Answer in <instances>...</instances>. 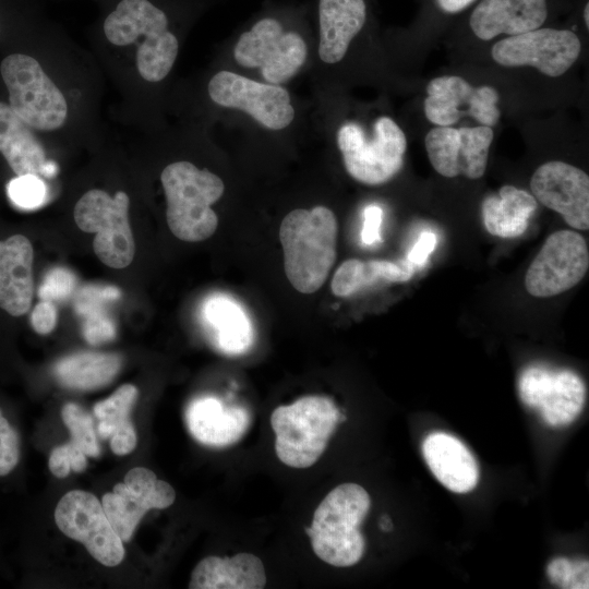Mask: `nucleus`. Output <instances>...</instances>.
<instances>
[{
    "label": "nucleus",
    "instance_id": "423d86ee",
    "mask_svg": "<svg viewBox=\"0 0 589 589\" xmlns=\"http://www.w3.org/2000/svg\"><path fill=\"white\" fill-rule=\"evenodd\" d=\"M0 71L9 91V106L27 124L41 131H53L64 124L67 100L35 58L10 55L2 60Z\"/></svg>",
    "mask_w": 589,
    "mask_h": 589
},
{
    "label": "nucleus",
    "instance_id": "7c9ffc66",
    "mask_svg": "<svg viewBox=\"0 0 589 589\" xmlns=\"http://www.w3.org/2000/svg\"><path fill=\"white\" fill-rule=\"evenodd\" d=\"M460 175L468 179H480L486 169L493 130L486 125L459 128Z\"/></svg>",
    "mask_w": 589,
    "mask_h": 589
},
{
    "label": "nucleus",
    "instance_id": "412c9836",
    "mask_svg": "<svg viewBox=\"0 0 589 589\" xmlns=\"http://www.w3.org/2000/svg\"><path fill=\"white\" fill-rule=\"evenodd\" d=\"M0 153L16 176L51 177L57 166L47 161L44 146L32 127L0 101Z\"/></svg>",
    "mask_w": 589,
    "mask_h": 589
},
{
    "label": "nucleus",
    "instance_id": "a19ab883",
    "mask_svg": "<svg viewBox=\"0 0 589 589\" xmlns=\"http://www.w3.org/2000/svg\"><path fill=\"white\" fill-rule=\"evenodd\" d=\"M57 317L55 304L51 301L41 300L31 313V324L36 333L46 335L56 327Z\"/></svg>",
    "mask_w": 589,
    "mask_h": 589
},
{
    "label": "nucleus",
    "instance_id": "a18cd8bd",
    "mask_svg": "<svg viewBox=\"0 0 589 589\" xmlns=\"http://www.w3.org/2000/svg\"><path fill=\"white\" fill-rule=\"evenodd\" d=\"M473 0H436L438 7L448 13H456L467 8Z\"/></svg>",
    "mask_w": 589,
    "mask_h": 589
},
{
    "label": "nucleus",
    "instance_id": "f704fd0d",
    "mask_svg": "<svg viewBox=\"0 0 589 589\" xmlns=\"http://www.w3.org/2000/svg\"><path fill=\"white\" fill-rule=\"evenodd\" d=\"M8 194L16 206L31 209L38 207L44 202L46 185L38 176H17L8 184Z\"/></svg>",
    "mask_w": 589,
    "mask_h": 589
},
{
    "label": "nucleus",
    "instance_id": "aec40b11",
    "mask_svg": "<svg viewBox=\"0 0 589 589\" xmlns=\"http://www.w3.org/2000/svg\"><path fill=\"white\" fill-rule=\"evenodd\" d=\"M422 454L434 477L449 491L466 493L477 485V460L457 437L444 432L431 433L422 443Z\"/></svg>",
    "mask_w": 589,
    "mask_h": 589
},
{
    "label": "nucleus",
    "instance_id": "72a5a7b5",
    "mask_svg": "<svg viewBox=\"0 0 589 589\" xmlns=\"http://www.w3.org/2000/svg\"><path fill=\"white\" fill-rule=\"evenodd\" d=\"M588 562L570 561L566 557H556L548 565V576L552 584L561 588H588Z\"/></svg>",
    "mask_w": 589,
    "mask_h": 589
},
{
    "label": "nucleus",
    "instance_id": "dca6fc26",
    "mask_svg": "<svg viewBox=\"0 0 589 589\" xmlns=\"http://www.w3.org/2000/svg\"><path fill=\"white\" fill-rule=\"evenodd\" d=\"M531 192L541 204L558 213L567 225L589 229V177L564 161L542 164L530 180Z\"/></svg>",
    "mask_w": 589,
    "mask_h": 589
},
{
    "label": "nucleus",
    "instance_id": "1a4fd4ad",
    "mask_svg": "<svg viewBox=\"0 0 589 589\" xmlns=\"http://www.w3.org/2000/svg\"><path fill=\"white\" fill-rule=\"evenodd\" d=\"M589 267L585 238L573 230L550 235L525 275V288L537 298H549L575 287Z\"/></svg>",
    "mask_w": 589,
    "mask_h": 589
},
{
    "label": "nucleus",
    "instance_id": "473e14b6",
    "mask_svg": "<svg viewBox=\"0 0 589 589\" xmlns=\"http://www.w3.org/2000/svg\"><path fill=\"white\" fill-rule=\"evenodd\" d=\"M64 424L71 433V442L75 444L86 456L98 457L99 446L94 432L92 417L79 405L65 404L61 411Z\"/></svg>",
    "mask_w": 589,
    "mask_h": 589
},
{
    "label": "nucleus",
    "instance_id": "393cba45",
    "mask_svg": "<svg viewBox=\"0 0 589 589\" xmlns=\"http://www.w3.org/2000/svg\"><path fill=\"white\" fill-rule=\"evenodd\" d=\"M537 200L525 190L503 185L497 194L486 196L481 205L486 230L500 238L521 236L537 209Z\"/></svg>",
    "mask_w": 589,
    "mask_h": 589
},
{
    "label": "nucleus",
    "instance_id": "c85d7f7f",
    "mask_svg": "<svg viewBox=\"0 0 589 589\" xmlns=\"http://www.w3.org/2000/svg\"><path fill=\"white\" fill-rule=\"evenodd\" d=\"M178 51V39L168 29L145 36L135 55L140 75L148 82L164 80L170 72Z\"/></svg>",
    "mask_w": 589,
    "mask_h": 589
},
{
    "label": "nucleus",
    "instance_id": "9b49d317",
    "mask_svg": "<svg viewBox=\"0 0 589 589\" xmlns=\"http://www.w3.org/2000/svg\"><path fill=\"white\" fill-rule=\"evenodd\" d=\"M580 49V40L572 31L539 27L497 41L491 53L501 65L533 67L556 77L574 64Z\"/></svg>",
    "mask_w": 589,
    "mask_h": 589
},
{
    "label": "nucleus",
    "instance_id": "58836bf2",
    "mask_svg": "<svg viewBox=\"0 0 589 589\" xmlns=\"http://www.w3.org/2000/svg\"><path fill=\"white\" fill-rule=\"evenodd\" d=\"M383 220V209L376 204L368 205L363 211V226L361 240L363 244L373 247L382 241L381 226Z\"/></svg>",
    "mask_w": 589,
    "mask_h": 589
},
{
    "label": "nucleus",
    "instance_id": "4468645a",
    "mask_svg": "<svg viewBox=\"0 0 589 589\" xmlns=\"http://www.w3.org/2000/svg\"><path fill=\"white\" fill-rule=\"evenodd\" d=\"M176 492L164 480L143 467L131 469L123 483L113 486L101 498L105 514L119 538L131 539L140 520L149 509H164L173 504Z\"/></svg>",
    "mask_w": 589,
    "mask_h": 589
},
{
    "label": "nucleus",
    "instance_id": "4be33fe9",
    "mask_svg": "<svg viewBox=\"0 0 589 589\" xmlns=\"http://www.w3.org/2000/svg\"><path fill=\"white\" fill-rule=\"evenodd\" d=\"M363 0H320L318 56L325 63H337L365 23Z\"/></svg>",
    "mask_w": 589,
    "mask_h": 589
},
{
    "label": "nucleus",
    "instance_id": "49530a36",
    "mask_svg": "<svg viewBox=\"0 0 589 589\" xmlns=\"http://www.w3.org/2000/svg\"><path fill=\"white\" fill-rule=\"evenodd\" d=\"M380 527H381L383 530H386V531L389 530V529L392 528V522H390L389 518L386 517V516H383V517L381 518V521H380Z\"/></svg>",
    "mask_w": 589,
    "mask_h": 589
},
{
    "label": "nucleus",
    "instance_id": "bb28decb",
    "mask_svg": "<svg viewBox=\"0 0 589 589\" xmlns=\"http://www.w3.org/2000/svg\"><path fill=\"white\" fill-rule=\"evenodd\" d=\"M167 26L166 14L148 0H122L106 17L104 32L111 44L128 46Z\"/></svg>",
    "mask_w": 589,
    "mask_h": 589
},
{
    "label": "nucleus",
    "instance_id": "6e6552de",
    "mask_svg": "<svg viewBox=\"0 0 589 589\" xmlns=\"http://www.w3.org/2000/svg\"><path fill=\"white\" fill-rule=\"evenodd\" d=\"M308 48L294 32H284L274 19H262L241 34L235 60L244 68H260L268 83L280 84L292 77L305 62Z\"/></svg>",
    "mask_w": 589,
    "mask_h": 589
},
{
    "label": "nucleus",
    "instance_id": "0eeeda50",
    "mask_svg": "<svg viewBox=\"0 0 589 589\" xmlns=\"http://www.w3.org/2000/svg\"><path fill=\"white\" fill-rule=\"evenodd\" d=\"M129 204V196L123 191L110 196L104 190L92 189L74 206L77 227L85 232L96 233L94 252L105 265L112 268H124L134 257Z\"/></svg>",
    "mask_w": 589,
    "mask_h": 589
},
{
    "label": "nucleus",
    "instance_id": "c756f323",
    "mask_svg": "<svg viewBox=\"0 0 589 589\" xmlns=\"http://www.w3.org/2000/svg\"><path fill=\"white\" fill-rule=\"evenodd\" d=\"M428 157L434 170L443 177L460 176V134L452 127H436L424 140Z\"/></svg>",
    "mask_w": 589,
    "mask_h": 589
},
{
    "label": "nucleus",
    "instance_id": "6ab92c4d",
    "mask_svg": "<svg viewBox=\"0 0 589 589\" xmlns=\"http://www.w3.org/2000/svg\"><path fill=\"white\" fill-rule=\"evenodd\" d=\"M185 420L192 436L213 447L237 443L251 424L248 410L242 407H227L214 397L193 400L187 409Z\"/></svg>",
    "mask_w": 589,
    "mask_h": 589
},
{
    "label": "nucleus",
    "instance_id": "f03ea898",
    "mask_svg": "<svg viewBox=\"0 0 589 589\" xmlns=\"http://www.w3.org/2000/svg\"><path fill=\"white\" fill-rule=\"evenodd\" d=\"M370 506V495L359 484L342 483L333 489L318 504L311 526L305 529L315 555L336 567L357 564L365 550L360 525Z\"/></svg>",
    "mask_w": 589,
    "mask_h": 589
},
{
    "label": "nucleus",
    "instance_id": "ea45409f",
    "mask_svg": "<svg viewBox=\"0 0 589 589\" xmlns=\"http://www.w3.org/2000/svg\"><path fill=\"white\" fill-rule=\"evenodd\" d=\"M437 244V236L431 230H424L418 237L407 254L406 260L417 269L423 267Z\"/></svg>",
    "mask_w": 589,
    "mask_h": 589
},
{
    "label": "nucleus",
    "instance_id": "e433bc0d",
    "mask_svg": "<svg viewBox=\"0 0 589 589\" xmlns=\"http://www.w3.org/2000/svg\"><path fill=\"white\" fill-rule=\"evenodd\" d=\"M75 286L74 275L61 267L51 269L45 277L38 296L41 300H61L69 297Z\"/></svg>",
    "mask_w": 589,
    "mask_h": 589
},
{
    "label": "nucleus",
    "instance_id": "de8ad7c7",
    "mask_svg": "<svg viewBox=\"0 0 589 589\" xmlns=\"http://www.w3.org/2000/svg\"><path fill=\"white\" fill-rule=\"evenodd\" d=\"M589 4L587 3L584 11V19L586 22V26L589 27Z\"/></svg>",
    "mask_w": 589,
    "mask_h": 589
},
{
    "label": "nucleus",
    "instance_id": "2f4dec72",
    "mask_svg": "<svg viewBox=\"0 0 589 589\" xmlns=\"http://www.w3.org/2000/svg\"><path fill=\"white\" fill-rule=\"evenodd\" d=\"M137 398V388L131 384L120 386L109 398L94 406V414L98 419V434L106 440L125 420Z\"/></svg>",
    "mask_w": 589,
    "mask_h": 589
},
{
    "label": "nucleus",
    "instance_id": "b1692460",
    "mask_svg": "<svg viewBox=\"0 0 589 589\" xmlns=\"http://www.w3.org/2000/svg\"><path fill=\"white\" fill-rule=\"evenodd\" d=\"M203 317L223 352L241 354L252 346V324L242 305L232 298L221 293L209 297L203 306Z\"/></svg>",
    "mask_w": 589,
    "mask_h": 589
},
{
    "label": "nucleus",
    "instance_id": "9d476101",
    "mask_svg": "<svg viewBox=\"0 0 589 589\" xmlns=\"http://www.w3.org/2000/svg\"><path fill=\"white\" fill-rule=\"evenodd\" d=\"M55 520L65 536L83 543L103 565L112 567L123 560L122 540L94 494L82 490L68 492L56 506Z\"/></svg>",
    "mask_w": 589,
    "mask_h": 589
},
{
    "label": "nucleus",
    "instance_id": "a878e982",
    "mask_svg": "<svg viewBox=\"0 0 589 589\" xmlns=\"http://www.w3.org/2000/svg\"><path fill=\"white\" fill-rule=\"evenodd\" d=\"M416 268L406 260L368 261L347 260L340 264L332 279V291L340 298L350 297L362 289L381 283H405L412 278Z\"/></svg>",
    "mask_w": 589,
    "mask_h": 589
},
{
    "label": "nucleus",
    "instance_id": "2eb2a0df",
    "mask_svg": "<svg viewBox=\"0 0 589 589\" xmlns=\"http://www.w3.org/2000/svg\"><path fill=\"white\" fill-rule=\"evenodd\" d=\"M426 94L424 112L437 127L454 125L462 115L460 106L481 125L492 128L498 121V94L491 86L473 87L460 76L445 75L430 81Z\"/></svg>",
    "mask_w": 589,
    "mask_h": 589
},
{
    "label": "nucleus",
    "instance_id": "cd10ccee",
    "mask_svg": "<svg viewBox=\"0 0 589 589\" xmlns=\"http://www.w3.org/2000/svg\"><path fill=\"white\" fill-rule=\"evenodd\" d=\"M120 366L121 358L116 353L80 352L61 359L55 374L67 387L95 389L111 382Z\"/></svg>",
    "mask_w": 589,
    "mask_h": 589
},
{
    "label": "nucleus",
    "instance_id": "20e7f679",
    "mask_svg": "<svg viewBox=\"0 0 589 589\" xmlns=\"http://www.w3.org/2000/svg\"><path fill=\"white\" fill-rule=\"evenodd\" d=\"M342 419L334 400L321 395L303 396L275 408L271 425L278 459L297 469L313 466Z\"/></svg>",
    "mask_w": 589,
    "mask_h": 589
},
{
    "label": "nucleus",
    "instance_id": "79ce46f5",
    "mask_svg": "<svg viewBox=\"0 0 589 589\" xmlns=\"http://www.w3.org/2000/svg\"><path fill=\"white\" fill-rule=\"evenodd\" d=\"M111 450L117 455L131 453L136 445V433L130 419L123 421L110 437Z\"/></svg>",
    "mask_w": 589,
    "mask_h": 589
},
{
    "label": "nucleus",
    "instance_id": "ddd939ff",
    "mask_svg": "<svg viewBox=\"0 0 589 589\" xmlns=\"http://www.w3.org/2000/svg\"><path fill=\"white\" fill-rule=\"evenodd\" d=\"M518 390L522 402L539 409L542 419L552 426L569 424L585 406V384L570 370L529 366L519 376Z\"/></svg>",
    "mask_w": 589,
    "mask_h": 589
},
{
    "label": "nucleus",
    "instance_id": "c9c22d12",
    "mask_svg": "<svg viewBox=\"0 0 589 589\" xmlns=\"http://www.w3.org/2000/svg\"><path fill=\"white\" fill-rule=\"evenodd\" d=\"M19 460V435L0 409V477L9 474Z\"/></svg>",
    "mask_w": 589,
    "mask_h": 589
},
{
    "label": "nucleus",
    "instance_id": "f8f14e48",
    "mask_svg": "<svg viewBox=\"0 0 589 589\" xmlns=\"http://www.w3.org/2000/svg\"><path fill=\"white\" fill-rule=\"evenodd\" d=\"M207 91L214 103L243 110L271 130L285 129L294 117L289 93L277 84L259 83L220 71L211 79Z\"/></svg>",
    "mask_w": 589,
    "mask_h": 589
},
{
    "label": "nucleus",
    "instance_id": "f3484780",
    "mask_svg": "<svg viewBox=\"0 0 589 589\" xmlns=\"http://www.w3.org/2000/svg\"><path fill=\"white\" fill-rule=\"evenodd\" d=\"M34 251L23 235L0 241V308L12 316L29 311L34 294Z\"/></svg>",
    "mask_w": 589,
    "mask_h": 589
},
{
    "label": "nucleus",
    "instance_id": "37998d69",
    "mask_svg": "<svg viewBox=\"0 0 589 589\" xmlns=\"http://www.w3.org/2000/svg\"><path fill=\"white\" fill-rule=\"evenodd\" d=\"M49 469L57 478H65L71 471V464L67 445L56 447L49 457Z\"/></svg>",
    "mask_w": 589,
    "mask_h": 589
},
{
    "label": "nucleus",
    "instance_id": "c03bdc74",
    "mask_svg": "<svg viewBox=\"0 0 589 589\" xmlns=\"http://www.w3.org/2000/svg\"><path fill=\"white\" fill-rule=\"evenodd\" d=\"M71 464V470L82 472L87 466L86 455L71 441L65 444Z\"/></svg>",
    "mask_w": 589,
    "mask_h": 589
},
{
    "label": "nucleus",
    "instance_id": "4c0bfd02",
    "mask_svg": "<svg viewBox=\"0 0 589 589\" xmlns=\"http://www.w3.org/2000/svg\"><path fill=\"white\" fill-rule=\"evenodd\" d=\"M83 326V335L92 345H100L116 336V327L112 321L101 312L91 311Z\"/></svg>",
    "mask_w": 589,
    "mask_h": 589
},
{
    "label": "nucleus",
    "instance_id": "a211bd4d",
    "mask_svg": "<svg viewBox=\"0 0 589 589\" xmlns=\"http://www.w3.org/2000/svg\"><path fill=\"white\" fill-rule=\"evenodd\" d=\"M546 15L545 0H482L470 16V26L478 38L490 40L539 28Z\"/></svg>",
    "mask_w": 589,
    "mask_h": 589
},
{
    "label": "nucleus",
    "instance_id": "f257e3e1",
    "mask_svg": "<svg viewBox=\"0 0 589 589\" xmlns=\"http://www.w3.org/2000/svg\"><path fill=\"white\" fill-rule=\"evenodd\" d=\"M338 225L325 206L289 212L279 227L285 274L301 293H313L326 281L336 261Z\"/></svg>",
    "mask_w": 589,
    "mask_h": 589
},
{
    "label": "nucleus",
    "instance_id": "5701e85b",
    "mask_svg": "<svg viewBox=\"0 0 589 589\" xmlns=\"http://www.w3.org/2000/svg\"><path fill=\"white\" fill-rule=\"evenodd\" d=\"M267 581L260 557L238 553L231 557L207 556L191 574V589H262Z\"/></svg>",
    "mask_w": 589,
    "mask_h": 589
},
{
    "label": "nucleus",
    "instance_id": "39448f33",
    "mask_svg": "<svg viewBox=\"0 0 589 589\" xmlns=\"http://www.w3.org/2000/svg\"><path fill=\"white\" fill-rule=\"evenodd\" d=\"M337 143L347 172L369 185L383 184L395 177L407 148L402 130L388 117L376 120L371 139L359 124L345 123L337 133Z\"/></svg>",
    "mask_w": 589,
    "mask_h": 589
},
{
    "label": "nucleus",
    "instance_id": "7ed1b4c3",
    "mask_svg": "<svg viewBox=\"0 0 589 589\" xmlns=\"http://www.w3.org/2000/svg\"><path fill=\"white\" fill-rule=\"evenodd\" d=\"M167 200L166 218L170 231L180 240L199 242L217 229L218 217L211 205L225 191L223 180L190 161H176L160 175Z\"/></svg>",
    "mask_w": 589,
    "mask_h": 589
}]
</instances>
